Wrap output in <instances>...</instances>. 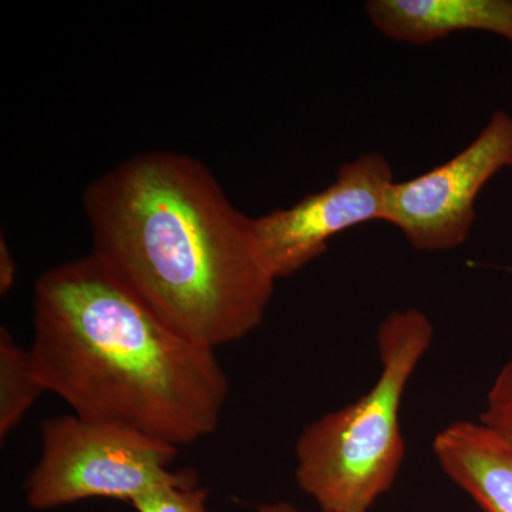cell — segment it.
I'll use <instances>...</instances> for the list:
<instances>
[{"label":"cell","instance_id":"277c9868","mask_svg":"<svg viewBox=\"0 0 512 512\" xmlns=\"http://www.w3.org/2000/svg\"><path fill=\"white\" fill-rule=\"evenodd\" d=\"M180 448L140 431L82 419L52 417L40 427V456L26 477V503L47 511L80 501H131L164 485L198 484L192 470L171 466Z\"/></svg>","mask_w":512,"mask_h":512},{"label":"cell","instance_id":"8992f818","mask_svg":"<svg viewBox=\"0 0 512 512\" xmlns=\"http://www.w3.org/2000/svg\"><path fill=\"white\" fill-rule=\"evenodd\" d=\"M393 168L380 153L343 164L335 181L289 208L252 218L256 248L272 276L298 274L326 251L330 239L367 222L382 221Z\"/></svg>","mask_w":512,"mask_h":512},{"label":"cell","instance_id":"5b68a950","mask_svg":"<svg viewBox=\"0 0 512 512\" xmlns=\"http://www.w3.org/2000/svg\"><path fill=\"white\" fill-rule=\"evenodd\" d=\"M512 168V116L495 110L480 134L447 163L387 192L382 222L399 229L414 249L441 252L466 244L485 185Z\"/></svg>","mask_w":512,"mask_h":512},{"label":"cell","instance_id":"8fae6325","mask_svg":"<svg viewBox=\"0 0 512 512\" xmlns=\"http://www.w3.org/2000/svg\"><path fill=\"white\" fill-rule=\"evenodd\" d=\"M478 421L512 444V359L495 376Z\"/></svg>","mask_w":512,"mask_h":512},{"label":"cell","instance_id":"ba28073f","mask_svg":"<svg viewBox=\"0 0 512 512\" xmlns=\"http://www.w3.org/2000/svg\"><path fill=\"white\" fill-rule=\"evenodd\" d=\"M433 453L444 474L483 512H512V444L480 421L439 431Z\"/></svg>","mask_w":512,"mask_h":512},{"label":"cell","instance_id":"4fadbf2b","mask_svg":"<svg viewBox=\"0 0 512 512\" xmlns=\"http://www.w3.org/2000/svg\"><path fill=\"white\" fill-rule=\"evenodd\" d=\"M256 512H305L299 510L296 505L286 503V501H276V503L261 504L256 507ZM316 512H326L318 510Z\"/></svg>","mask_w":512,"mask_h":512},{"label":"cell","instance_id":"3957f363","mask_svg":"<svg viewBox=\"0 0 512 512\" xmlns=\"http://www.w3.org/2000/svg\"><path fill=\"white\" fill-rule=\"evenodd\" d=\"M376 338L380 373L372 389L313 420L296 441V481L318 510L369 512L396 483L406 456L400 410L434 326L420 309L394 311Z\"/></svg>","mask_w":512,"mask_h":512},{"label":"cell","instance_id":"30bf717a","mask_svg":"<svg viewBox=\"0 0 512 512\" xmlns=\"http://www.w3.org/2000/svg\"><path fill=\"white\" fill-rule=\"evenodd\" d=\"M208 491L198 484L164 485L131 501L137 512H208Z\"/></svg>","mask_w":512,"mask_h":512},{"label":"cell","instance_id":"7a4b0ae2","mask_svg":"<svg viewBox=\"0 0 512 512\" xmlns=\"http://www.w3.org/2000/svg\"><path fill=\"white\" fill-rule=\"evenodd\" d=\"M32 313L36 375L76 416L178 448L220 427L228 379L215 350L171 328L92 254L43 272Z\"/></svg>","mask_w":512,"mask_h":512},{"label":"cell","instance_id":"52a82bcc","mask_svg":"<svg viewBox=\"0 0 512 512\" xmlns=\"http://www.w3.org/2000/svg\"><path fill=\"white\" fill-rule=\"evenodd\" d=\"M367 18L383 36L429 45L458 32H485L512 42V0H370Z\"/></svg>","mask_w":512,"mask_h":512},{"label":"cell","instance_id":"6da1fadb","mask_svg":"<svg viewBox=\"0 0 512 512\" xmlns=\"http://www.w3.org/2000/svg\"><path fill=\"white\" fill-rule=\"evenodd\" d=\"M83 204L94 258L185 338L215 350L261 325L276 279L252 217L202 161L134 154L97 177Z\"/></svg>","mask_w":512,"mask_h":512},{"label":"cell","instance_id":"9c48e42d","mask_svg":"<svg viewBox=\"0 0 512 512\" xmlns=\"http://www.w3.org/2000/svg\"><path fill=\"white\" fill-rule=\"evenodd\" d=\"M46 393L33 366L29 348H23L8 328H0V439H8Z\"/></svg>","mask_w":512,"mask_h":512},{"label":"cell","instance_id":"7c38bea8","mask_svg":"<svg viewBox=\"0 0 512 512\" xmlns=\"http://www.w3.org/2000/svg\"><path fill=\"white\" fill-rule=\"evenodd\" d=\"M18 276V264H16L15 256L5 237L0 238V293L6 295L10 292L16 282Z\"/></svg>","mask_w":512,"mask_h":512}]
</instances>
